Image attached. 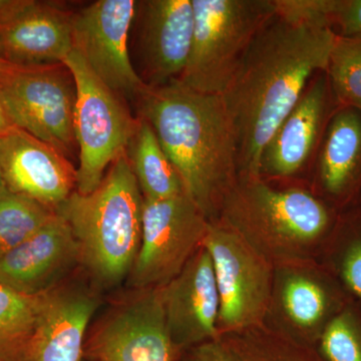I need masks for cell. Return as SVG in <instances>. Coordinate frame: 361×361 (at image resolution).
I'll return each instance as SVG.
<instances>
[{"instance_id": "6da1fadb", "label": "cell", "mask_w": 361, "mask_h": 361, "mask_svg": "<svg viewBox=\"0 0 361 361\" xmlns=\"http://www.w3.org/2000/svg\"><path fill=\"white\" fill-rule=\"evenodd\" d=\"M336 32L275 14L251 42L221 96L238 146L239 177L259 174L261 155L307 85L329 65Z\"/></svg>"}, {"instance_id": "7a4b0ae2", "label": "cell", "mask_w": 361, "mask_h": 361, "mask_svg": "<svg viewBox=\"0 0 361 361\" xmlns=\"http://www.w3.org/2000/svg\"><path fill=\"white\" fill-rule=\"evenodd\" d=\"M182 180L185 193L210 221L239 178L236 135L221 94H203L178 80L147 87L137 99Z\"/></svg>"}, {"instance_id": "3957f363", "label": "cell", "mask_w": 361, "mask_h": 361, "mask_svg": "<svg viewBox=\"0 0 361 361\" xmlns=\"http://www.w3.org/2000/svg\"><path fill=\"white\" fill-rule=\"evenodd\" d=\"M217 221L274 267L305 263L334 225L331 209L319 197L300 188L278 189L260 176L238 178Z\"/></svg>"}, {"instance_id": "277c9868", "label": "cell", "mask_w": 361, "mask_h": 361, "mask_svg": "<svg viewBox=\"0 0 361 361\" xmlns=\"http://www.w3.org/2000/svg\"><path fill=\"white\" fill-rule=\"evenodd\" d=\"M142 206L125 153L111 164L94 191H75L56 209L77 242L80 262L104 286H115L132 272L141 245Z\"/></svg>"}, {"instance_id": "5b68a950", "label": "cell", "mask_w": 361, "mask_h": 361, "mask_svg": "<svg viewBox=\"0 0 361 361\" xmlns=\"http://www.w3.org/2000/svg\"><path fill=\"white\" fill-rule=\"evenodd\" d=\"M191 54L179 78L203 94H222L258 32L275 16L274 0H192Z\"/></svg>"}, {"instance_id": "8992f818", "label": "cell", "mask_w": 361, "mask_h": 361, "mask_svg": "<svg viewBox=\"0 0 361 361\" xmlns=\"http://www.w3.org/2000/svg\"><path fill=\"white\" fill-rule=\"evenodd\" d=\"M63 63L77 85L73 128L80 166L75 191L87 195L99 186L111 164L127 151L137 116H132L123 97L104 85L77 51L73 49Z\"/></svg>"}, {"instance_id": "52a82bcc", "label": "cell", "mask_w": 361, "mask_h": 361, "mask_svg": "<svg viewBox=\"0 0 361 361\" xmlns=\"http://www.w3.org/2000/svg\"><path fill=\"white\" fill-rule=\"evenodd\" d=\"M0 101L16 127L68 159L75 155L77 85L65 63L18 66L4 61L0 66Z\"/></svg>"}, {"instance_id": "ba28073f", "label": "cell", "mask_w": 361, "mask_h": 361, "mask_svg": "<svg viewBox=\"0 0 361 361\" xmlns=\"http://www.w3.org/2000/svg\"><path fill=\"white\" fill-rule=\"evenodd\" d=\"M203 246L210 254L219 292V334L265 325L274 265L220 221H211Z\"/></svg>"}, {"instance_id": "9c48e42d", "label": "cell", "mask_w": 361, "mask_h": 361, "mask_svg": "<svg viewBox=\"0 0 361 361\" xmlns=\"http://www.w3.org/2000/svg\"><path fill=\"white\" fill-rule=\"evenodd\" d=\"M210 222L186 193L164 200L144 199L133 285L142 290L169 283L203 246Z\"/></svg>"}, {"instance_id": "30bf717a", "label": "cell", "mask_w": 361, "mask_h": 361, "mask_svg": "<svg viewBox=\"0 0 361 361\" xmlns=\"http://www.w3.org/2000/svg\"><path fill=\"white\" fill-rule=\"evenodd\" d=\"M135 0H99L73 16V49L104 85L137 99L148 87L130 58Z\"/></svg>"}, {"instance_id": "8fae6325", "label": "cell", "mask_w": 361, "mask_h": 361, "mask_svg": "<svg viewBox=\"0 0 361 361\" xmlns=\"http://www.w3.org/2000/svg\"><path fill=\"white\" fill-rule=\"evenodd\" d=\"M177 353L161 287L142 289L111 311L85 345V355L94 361H174Z\"/></svg>"}, {"instance_id": "7c38bea8", "label": "cell", "mask_w": 361, "mask_h": 361, "mask_svg": "<svg viewBox=\"0 0 361 361\" xmlns=\"http://www.w3.org/2000/svg\"><path fill=\"white\" fill-rule=\"evenodd\" d=\"M0 169L7 189L52 210L77 189L70 159L18 127L0 135Z\"/></svg>"}, {"instance_id": "4fadbf2b", "label": "cell", "mask_w": 361, "mask_h": 361, "mask_svg": "<svg viewBox=\"0 0 361 361\" xmlns=\"http://www.w3.org/2000/svg\"><path fill=\"white\" fill-rule=\"evenodd\" d=\"M141 78L148 87L179 80L186 68L195 30L192 0L139 1Z\"/></svg>"}, {"instance_id": "5bb4252c", "label": "cell", "mask_w": 361, "mask_h": 361, "mask_svg": "<svg viewBox=\"0 0 361 361\" xmlns=\"http://www.w3.org/2000/svg\"><path fill=\"white\" fill-rule=\"evenodd\" d=\"M334 103L325 71L316 73L263 149L259 174L265 179L300 174L316 157Z\"/></svg>"}, {"instance_id": "9a60e30c", "label": "cell", "mask_w": 361, "mask_h": 361, "mask_svg": "<svg viewBox=\"0 0 361 361\" xmlns=\"http://www.w3.org/2000/svg\"><path fill=\"white\" fill-rule=\"evenodd\" d=\"M161 300L171 337L178 351L219 336L220 298L210 254L202 246L165 286Z\"/></svg>"}, {"instance_id": "2e32d148", "label": "cell", "mask_w": 361, "mask_h": 361, "mask_svg": "<svg viewBox=\"0 0 361 361\" xmlns=\"http://www.w3.org/2000/svg\"><path fill=\"white\" fill-rule=\"evenodd\" d=\"M73 16L49 2L23 0L0 23V61L18 66L63 63L73 51Z\"/></svg>"}, {"instance_id": "e0dca14e", "label": "cell", "mask_w": 361, "mask_h": 361, "mask_svg": "<svg viewBox=\"0 0 361 361\" xmlns=\"http://www.w3.org/2000/svg\"><path fill=\"white\" fill-rule=\"evenodd\" d=\"M77 263V242L56 213L37 234L0 255V285L25 295H39L58 286Z\"/></svg>"}, {"instance_id": "ac0fdd59", "label": "cell", "mask_w": 361, "mask_h": 361, "mask_svg": "<svg viewBox=\"0 0 361 361\" xmlns=\"http://www.w3.org/2000/svg\"><path fill=\"white\" fill-rule=\"evenodd\" d=\"M341 296L322 273L305 263L276 266L272 304L286 323L283 334L313 346L330 320L343 310Z\"/></svg>"}, {"instance_id": "d6986e66", "label": "cell", "mask_w": 361, "mask_h": 361, "mask_svg": "<svg viewBox=\"0 0 361 361\" xmlns=\"http://www.w3.org/2000/svg\"><path fill=\"white\" fill-rule=\"evenodd\" d=\"M99 305L96 294L80 287L58 285L45 292L23 361H82L87 326Z\"/></svg>"}, {"instance_id": "ffe728a7", "label": "cell", "mask_w": 361, "mask_h": 361, "mask_svg": "<svg viewBox=\"0 0 361 361\" xmlns=\"http://www.w3.org/2000/svg\"><path fill=\"white\" fill-rule=\"evenodd\" d=\"M316 182L331 200H348L361 184V111L336 106L316 154Z\"/></svg>"}, {"instance_id": "44dd1931", "label": "cell", "mask_w": 361, "mask_h": 361, "mask_svg": "<svg viewBox=\"0 0 361 361\" xmlns=\"http://www.w3.org/2000/svg\"><path fill=\"white\" fill-rule=\"evenodd\" d=\"M182 361H325L313 346L263 326L226 332L190 348Z\"/></svg>"}, {"instance_id": "7402d4cb", "label": "cell", "mask_w": 361, "mask_h": 361, "mask_svg": "<svg viewBox=\"0 0 361 361\" xmlns=\"http://www.w3.org/2000/svg\"><path fill=\"white\" fill-rule=\"evenodd\" d=\"M126 154L145 200H164L185 193L182 180L153 128L141 116H137Z\"/></svg>"}, {"instance_id": "603a6c76", "label": "cell", "mask_w": 361, "mask_h": 361, "mask_svg": "<svg viewBox=\"0 0 361 361\" xmlns=\"http://www.w3.org/2000/svg\"><path fill=\"white\" fill-rule=\"evenodd\" d=\"M44 295H25L0 285V361L23 360L37 329Z\"/></svg>"}, {"instance_id": "cb8c5ba5", "label": "cell", "mask_w": 361, "mask_h": 361, "mask_svg": "<svg viewBox=\"0 0 361 361\" xmlns=\"http://www.w3.org/2000/svg\"><path fill=\"white\" fill-rule=\"evenodd\" d=\"M56 210L4 188L0 191V255L37 234L54 217Z\"/></svg>"}, {"instance_id": "d4e9b609", "label": "cell", "mask_w": 361, "mask_h": 361, "mask_svg": "<svg viewBox=\"0 0 361 361\" xmlns=\"http://www.w3.org/2000/svg\"><path fill=\"white\" fill-rule=\"evenodd\" d=\"M336 106L361 111V35H337L326 71Z\"/></svg>"}, {"instance_id": "484cf974", "label": "cell", "mask_w": 361, "mask_h": 361, "mask_svg": "<svg viewBox=\"0 0 361 361\" xmlns=\"http://www.w3.org/2000/svg\"><path fill=\"white\" fill-rule=\"evenodd\" d=\"M317 343L325 361H361V324L355 313L348 308L339 311Z\"/></svg>"}, {"instance_id": "4316f807", "label": "cell", "mask_w": 361, "mask_h": 361, "mask_svg": "<svg viewBox=\"0 0 361 361\" xmlns=\"http://www.w3.org/2000/svg\"><path fill=\"white\" fill-rule=\"evenodd\" d=\"M336 269L346 288L361 300V214L343 220Z\"/></svg>"}, {"instance_id": "83f0119b", "label": "cell", "mask_w": 361, "mask_h": 361, "mask_svg": "<svg viewBox=\"0 0 361 361\" xmlns=\"http://www.w3.org/2000/svg\"><path fill=\"white\" fill-rule=\"evenodd\" d=\"M336 4L337 0H274L275 13L278 18L296 25L320 26L332 30Z\"/></svg>"}, {"instance_id": "f1b7e54d", "label": "cell", "mask_w": 361, "mask_h": 361, "mask_svg": "<svg viewBox=\"0 0 361 361\" xmlns=\"http://www.w3.org/2000/svg\"><path fill=\"white\" fill-rule=\"evenodd\" d=\"M339 28L337 35H361V0H337L332 27Z\"/></svg>"}, {"instance_id": "f546056e", "label": "cell", "mask_w": 361, "mask_h": 361, "mask_svg": "<svg viewBox=\"0 0 361 361\" xmlns=\"http://www.w3.org/2000/svg\"><path fill=\"white\" fill-rule=\"evenodd\" d=\"M23 2V0H0V23L11 18Z\"/></svg>"}, {"instance_id": "4dcf8cb0", "label": "cell", "mask_w": 361, "mask_h": 361, "mask_svg": "<svg viewBox=\"0 0 361 361\" xmlns=\"http://www.w3.org/2000/svg\"><path fill=\"white\" fill-rule=\"evenodd\" d=\"M13 127H16V126L11 122V118L7 115L6 109H4V104L0 101V135L8 132Z\"/></svg>"}, {"instance_id": "1f68e13d", "label": "cell", "mask_w": 361, "mask_h": 361, "mask_svg": "<svg viewBox=\"0 0 361 361\" xmlns=\"http://www.w3.org/2000/svg\"><path fill=\"white\" fill-rule=\"evenodd\" d=\"M6 188V183H4V177H2L1 169H0V191Z\"/></svg>"}, {"instance_id": "d6a6232c", "label": "cell", "mask_w": 361, "mask_h": 361, "mask_svg": "<svg viewBox=\"0 0 361 361\" xmlns=\"http://www.w3.org/2000/svg\"><path fill=\"white\" fill-rule=\"evenodd\" d=\"M2 63H4V61H0V66H1V65H2Z\"/></svg>"}]
</instances>
